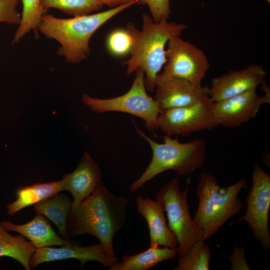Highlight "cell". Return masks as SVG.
<instances>
[{
    "instance_id": "cell-1",
    "label": "cell",
    "mask_w": 270,
    "mask_h": 270,
    "mask_svg": "<svg viewBox=\"0 0 270 270\" xmlns=\"http://www.w3.org/2000/svg\"><path fill=\"white\" fill-rule=\"evenodd\" d=\"M128 201L113 194L100 182L88 197L72 205L66 223L68 236L92 235L109 255L116 256L113 239L126 222Z\"/></svg>"
},
{
    "instance_id": "cell-2",
    "label": "cell",
    "mask_w": 270,
    "mask_h": 270,
    "mask_svg": "<svg viewBox=\"0 0 270 270\" xmlns=\"http://www.w3.org/2000/svg\"><path fill=\"white\" fill-rule=\"evenodd\" d=\"M188 28L186 25L164 20L154 22L147 14L142 16V26L139 30L132 22L128 24L127 30L133 38L131 56L122 62L126 66V73L130 75L140 68L146 77L144 82L149 92L155 90L156 78L166 62L165 46L172 36H179Z\"/></svg>"
},
{
    "instance_id": "cell-3",
    "label": "cell",
    "mask_w": 270,
    "mask_h": 270,
    "mask_svg": "<svg viewBox=\"0 0 270 270\" xmlns=\"http://www.w3.org/2000/svg\"><path fill=\"white\" fill-rule=\"evenodd\" d=\"M134 4L131 2L106 11L70 18H58L46 13L38 29L48 38L60 44L59 56L69 62L78 63L89 56V42L93 34L113 16Z\"/></svg>"
},
{
    "instance_id": "cell-4",
    "label": "cell",
    "mask_w": 270,
    "mask_h": 270,
    "mask_svg": "<svg viewBox=\"0 0 270 270\" xmlns=\"http://www.w3.org/2000/svg\"><path fill=\"white\" fill-rule=\"evenodd\" d=\"M248 188L244 178L222 188L213 174L207 172L200 174L196 190L198 204L192 218L203 240L210 239L228 220L240 212L242 202L238 194Z\"/></svg>"
},
{
    "instance_id": "cell-5",
    "label": "cell",
    "mask_w": 270,
    "mask_h": 270,
    "mask_svg": "<svg viewBox=\"0 0 270 270\" xmlns=\"http://www.w3.org/2000/svg\"><path fill=\"white\" fill-rule=\"evenodd\" d=\"M137 132L149 144L152 152L150 162L141 176L128 189L135 192L146 182L168 170L174 171L177 176H190L204 164L206 143L202 139H194L182 143L178 137L166 135L163 143H158L147 136L134 122Z\"/></svg>"
},
{
    "instance_id": "cell-6",
    "label": "cell",
    "mask_w": 270,
    "mask_h": 270,
    "mask_svg": "<svg viewBox=\"0 0 270 270\" xmlns=\"http://www.w3.org/2000/svg\"><path fill=\"white\" fill-rule=\"evenodd\" d=\"M144 78V72L138 68L130 88L126 94L108 99L94 98L83 94L82 102L98 113L119 112L136 116L144 120L149 130L154 132L158 129L160 110L156 100L147 94Z\"/></svg>"
},
{
    "instance_id": "cell-7",
    "label": "cell",
    "mask_w": 270,
    "mask_h": 270,
    "mask_svg": "<svg viewBox=\"0 0 270 270\" xmlns=\"http://www.w3.org/2000/svg\"><path fill=\"white\" fill-rule=\"evenodd\" d=\"M179 182L177 176L162 186L156 194V200L161 202L166 213L168 225L177 239L178 254L182 256L196 241L202 240L190 213L189 186L181 191Z\"/></svg>"
},
{
    "instance_id": "cell-8",
    "label": "cell",
    "mask_w": 270,
    "mask_h": 270,
    "mask_svg": "<svg viewBox=\"0 0 270 270\" xmlns=\"http://www.w3.org/2000/svg\"><path fill=\"white\" fill-rule=\"evenodd\" d=\"M166 62L158 74L156 84L168 80L180 78L202 86V82L210 68L204 52L194 44L182 39L179 36H172L166 49Z\"/></svg>"
},
{
    "instance_id": "cell-9",
    "label": "cell",
    "mask_w": 270,
    "mask_h": 270,
    "mask_svg": "<svg viewBox=\"0 0 270 270\" xmlns=\"http://www.w3.org/2000/svg\"><path fill=\"white\" fill-rule=\"evenodd\" d=\"M246 202L245 214L236 222H246L255 239L268 251L270 248V176L258 164H256L252 172V186Z\"/></svg>"
},
{
    "instance_id": "cell-10",
    "label": "cell",
    "mask_w": 270,
    "mask_h": 270,
    "mask_svg": "<svg viewBox=\"0 0 270 270\" xmlns=\"http://www.w3.org/2000/svg\"><path fill=\"white\" fill-rule=\"evenodd\" d=\"M209 96L188 106L168 109L160 112L158 127L166 135L188 136L194 132L211 130L218 126Z\"/></svg>"
},
{
    "instance_id": "cell-11",
    "label": "cell",
    "mask_w": 270,
    "mask_h": 270,
    "mask_svg": "<svg viewBox=\"0 0 270 270\" xmlns=\"http://www.w3.org/2000/svg\"><path fill=\"white\" fill-rule=\"evenodd\" d=\"M252 90L227 99L212 102V112L217 125L234 128L255 118L264 104L270 102V94L258 96Z\"/></svg>"
},
{
    "instance_id": "cell-12",
    "label": "cell",
    "mask_w": 270,
    "mask_h": 270,
    "mask_svg": "<svg viewBox=\"0 0 270 270\" xmlns=\"http://www.w3.org/2000/svg\"><path fill=\"white\" fill-rule=\"evenodd\" d=\"M68 258L79 260L82 268L88 261L99 262L108 269L120 262L116 256L109 255L100 242L84 246L78 243L58 248L46 246L37 248L31 258L30 266L33 268L44 262Z\"/></svg>"
},
{
    "instance_id": "cell-13",
    "label": "cell",
    "mask_w": 270,
    "mask_h": 270,
    "mask_svg": "<svg viewBox=\"0 0 270 270\" xmlns=\"http://www.w3.org/2000/svg\"><path fill=\"white\" fill-rule=\"evenodd\" d=\"M266 76L263 67L255 64L242 70H230L212 80L210 86L208 88V96L212 102H218L256 90L266 82Z\"/></svg>"
},
{
    "instance_id": "cell-14",
    "label": "cell",
    "mask_w": 270,
    "mask_h": 270,
    "mask_svg": "<svg viewBox=\"0 0 270 270\" xmlns=\"http://www.w3.org/2000/svg\"><path fill=\"white\" fill-rule=\"evenodd\" d=\"M154 99L160 112L194 104L208 96V87L197 86L188 80L174 78L156 84Z\"/></svg>"
},
{
    "instance_id": "cell-15",
    "label": "cell",
    "mask_w": 270,
    "mask_h": 270,
    "mask_svg": "<svg viewBox=\"0 0 270 270\" xmlns=\"http://www.w3.org/2000/svg\"><path fill=\"white\" fill-rule=\"evenodd\" d=\"M102 176V172L98 164L85 152L74 171L64 174L60 181L63 191L67 190L72 194V205H74L93 192Z\"/></svg>"
},
{
    "instance_id": "cell-16",
    "label": "cell",
    "mask_w": 270,
    "mask_h": 270,
    "mask_svg": "<svg viewBox=\"0 0 270 270\" xmlns=\"http://www.w3.org/2000/svg\"><path fill=\"white\" fill-rule=\"evenodd\" d=\"M138 212L146 220L150 232V246L170 248L178 246V240L166 224L164 209L160 202L149 198H136Z\"/></svg>"
},
{
    "instance_id": "cell-17",
    "label": "cell",
    "mask_w": 270,
    "mask_h": 270,
    "mask_svg": "<svg viewBox=\"0 0 270 270\" xmlns=\"http://www.w3.org/2000/svg\"><path fill=\"white\" fill-rule=\"evenodd\" d=\"M3 227L8 232H16L30 240L37 248L52 246H62L79 243L62 238L54 230L46 216L37 213L31 220L24 224H16L7 220L2 222Z\"/></svg>"
},
{
    "instance_id": "cell-18",
    "label": "cell",
    "mask_w": 270,
    "mask_h": 270,
    "mask_svg": "<svg viewBox=\"0 0 270 270\" xmlns=\"http://www.w3.org/2000/svg\"><path fill=\"white\" fill-rule=\"evenodd\" d=\"M178 248L150 246L146 250L138 254L124 255L122 260L108 268L109 270H147L158 263L168 259L174 258L178 254Z\"/></svg>"
},
{
    "instance_id": "cell-19",
    "label": "cell",
    "mask_w": 270,
    "mask_h": 270,
    "mask_svg": "<svg viewBox=\"0 0 270 270\" xmlns=\"http://www.w3.org/2000/svg\"><path fill=\"white\" fill-rule=\"evenodd\" d=\"M63 191L60 180L36 183L26 186L16 191L17 198L6 205L7 214L14 216L21 210L46 200Z\"/></svg>"
},
{
    "instance_id": "cell-20",
    "label": "cell",
    "mask_w": 270,
    "mask_h": 270,
    "mask_svg": "<svg viewBox=\"0 0 270 270\" xmlns=\"http://www.w3.org/2000/svg\"><path fill=\"white\" fill-rule=\"evenodd\" d=\"M72 200L62 192L40 202L34 206L36 213L41 214L50 220L58 228L59 234L68 240L66 232V223L72 208Z\"/></svg>"
},
{
    "instance_id": "cell-21",
    "label": "cell",
    "mask_w": 270,
    "mask_h": 270,
    "mask_svg": "<svg viewBox=\"0 0 270 270\" xmlns=\"http://www.w3.org/2000/svg\"><path fill=\"white\" fill-rule=\"evenodd\" d=\"M36 248L19 234L12 235L0 220V257L8 256L18 262L26 270H30V260Z\"/></svg>"
},
{
    "instance_id": "cell-22",
    "label": "cell",
    "mask_w": 270,
    "mask_h": 270,
    "mask_svg": "<svg viewBox=\"0 0 270 270\" xmlns=\"http://www.w3.org/2000/svg\"><path fill=\"white\" fill-rule=\"evenodd\" d=\"M211 258L210 246L205 241H196L188 252L178 259L174 270H208Z\"/></svg>"
},
{
    "instance_id": "cell-23",
    "label": "cell",
    "mask_w": 270,
    "mask_h": 270,
    "mask_svg": "<svg viewBox=\"0 0 270 270\" xmlns=\"http://www.w3.org/2000/svg\"><path fill=\"white\" fill-rule=\"evenodd\" d=\"M22 10L21 21L12 43L18 42L32 30L36 31L42 16L47 12L42 6L40 0H21Z\"/></svg>"
},
{
    "instance_id": "cell-24",
    "label": "cell",
    "mask_w": 270,
    "mask_h": 270,
    "mask_svg": "<svg viewBox=\"0 0 270 270\" xmlns=\"http://www.w3.org/2000/svg\"><path fill=\"white\" fill-rule=\"evenodd\" d=\"M43 8H56L63 12L77 16L91 14L104 6L98 0H40Z\"/></svg>"
},
{
    "instance_id": "cell-25",
    "label": "cell",
    "mask_w": 270,
    "mask_h": 270,
    "mask_svg": "<svg viewBox=\"0 0 270 270\" xmlns=\"http://www.w3.org/2000/svg\"><path fill=\"white\" fill-rule=\"evenodd\" d=\"M132 44V36L126 29L113 30L108 35L106 41L109 52L112 54L118 56L130 53Z\"/></svg>"
},
{
    "instance_id": "cell-26",
    "label": "cell",
    "mask_w": 270,
    "mask_h": 270,
    "mask_svg": "<svg viewBox=\"0 0 270 270\" xmlns=\"http://www.w3.org/2000/svg\"><path fill=\"white\" fill-rule=\"evenodd\" d=\"M139 4H146L155 22L168 20L170 14V0H138Z\"/></svg>"
},
{
    "instance_id": "cell-27",
    "label": "cell",
    "mask_w": 270,
    "mask_h": 270,
    "mask_svg": "<svg viewBox=\"0 0 270 270\" xmlns=\"http://www.w3.org/2000/svg\"><path fill=\"white\" fill-rule=\"evenodd\" d=\"M20 0H0V22L19 24L21 14L17 10Z\"/></svg>"
},
{
    "instance_id": "cell-28",
    "label": "cell",
    "mask_w": 270,
    "mask_h": 270,
    "mask_svg": "<svg viewBox=\"0 0 270 270\" xmlns=\"http://www.w3.org/2000/svg\"><path fill=\"white\" fill-rule=\"evenodd\" d=\"M232 264L231 270H250L245 256V248L235 246L234 252L229 256Z\"/></svg>"
},
{
    "instance_id": "cell-29",
    "label": "cell",
    "mask_w": 270,
    "mask_h": 270,
    "mask_svg": "<svg viewBox=\"0 0 270 270\" xmlns=\"http://www.w3.org/2000/svg\"><path fill=\"white\" fill-rule=\"evenodd\" d=\"M103 6L106 5L111 8L131 2L138 4V0H98Z\"/></svg>"
},
{
    "instance_id": "cell-30",
    "label": "cell",
    "mask_w": 270,
    "mask_h": 270,
    "mask_svg": "<svg viewBox=\"0 0 270 270\" xmlns=\"http://www.w3.org/2000/svg\"><path fill=\"white\" fill-rule=\"evenodd\" d=\"M268 2H270V0H266Z\"/></svg>"
}]
</instances>
